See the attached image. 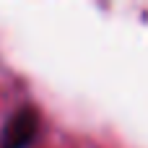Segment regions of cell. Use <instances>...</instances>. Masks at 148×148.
<instances>
[{
    "label": "cell",
    "instance_id": "6da1fadb",
    "mask_svg": "<svg viewBox=\"0 0 148 148\" xmlns=\"http://www.w3.org/2000/svg\"><path fill=\"white\" fill-rule=\"evenodd\" d=\"M36 125H39L36 112L31 107H21L8 117L0 135V148H26L36 135Z\"/></svg>",
    "mask_w": 148,
    "mask_h": 148
}]
</instances>
